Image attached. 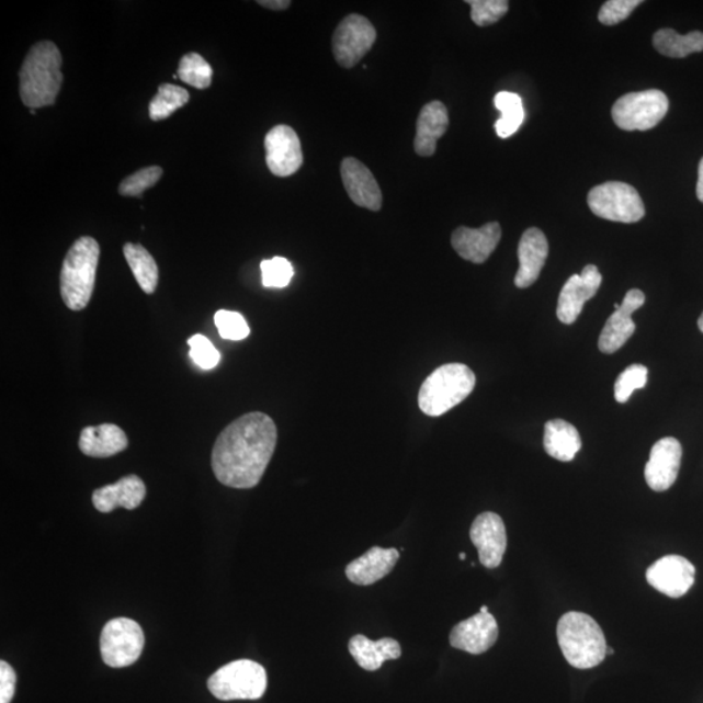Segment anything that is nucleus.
I'll return each instance as SVG.
<instances>
[{"label": "nucleus", "mask_w": 703, "mask_h": 703, "mask_svg": "<svg viewBox=\"0 0 703 703\" xmlns=\"http://www.w3.org/2000/svg\"><path fill=\"white\" fill-rule=\"evenodd\" d=\"M63 82L61 54L50 41L31 48L20 69V95L26 107L37 110L57 101Z\"/></svg>", "instance_id": "nucleus-2"}, {"label": "nucleus", "mask_w": 703, "mask_h": 703, "mask_svg": "<svg viewBox=\"0 0 703 703\" xmlns=\"http://www.w3.org/2000/svg\"><path fill=\"white\" fill-rule=\"evenodd\" d=\"M188 344L191 347V359L194 361V364L201 368L211 371V368L219 364L220 353L206 337L197 333V336L188 340Z\"/></svg>", "instance_id": "nucleus-37"}, {"label": "nucleus", "mask_w": 703, "mask_h": 703, "mask_svg": "<svg viewBox=\"0 0 703 703\" xmlns=\"http://www.w3.org/2000/svg\"><path fill=\"white\" fill-rule=\"evenodd\" d=\"M146 486L140 477L131 475L116 484L107 485L93 492V504L97 511L110 513L117 507L136 510L144 502Z\"/></svg>", "instance_id": "nucleus-22"}, {"label": "nucleus", "mask_w": 703, "mask_h": 703, "mask_svg": "<svg viewBox=\"0 0 703 703\" xmlns=\"http://www.w3.org/2000/svg\"><path fill=\"white\" fill-rule=\"evenodd\" d=\"M262 284L267 288H284L291 283L294 276V268L283 257H274L273 260H264L261 263Z\"/></svg>", "instance_id": "nucleus-35"}, {"label": "nucleus", "mask_w": 703, "mask_h": 703, "mask_svg": "<svg viewBox=\"0 0 703 703\" xmlns=\"http://www.w3.org/2000/svg\"><path fill=\"white\" fill-rule=\"evenodd\" d=\"M558 642L567 662L579 670L601 665L608 644L600 624L583 612H567L558 624Z\"/></svg>", "instance_id": "nucleus-4"}, {"label": "nucleus", "mask_w": 703, "mask_h": 703, "mask_svg": "<svg viewBox=\"0 0 703 703\" xmlns=\"http://www.w3.org/2000/svg\"><path fill=\"white\" fill-rule=\"evenodd\" d=\"M348 649L361 668L372 672L379 670L387 660L401 657L400 644L388 637L372 642L364 635H356L351 638Z\"/></svg>", "instance_id": "nucleus-25"}, {"label": "nucleus", "mask_w": 703, "mask_h": 703, "mask_svg": "<svg viewBox=\"0 0 703 703\" xmlns=\"http://www.w3.org/2000/svg\"><path fill=\"white\" fill-rule=\"evenodd\" d=\"M340 173L353 204L372 212L381 211L383 197L378 181L364 163L356 158H344Z\"/></svg>", "instance_id": "nucleus-19"}, {"label": "nucleus", "mask_w": 703, "mask_h": 703, "mask_svg": "<svg viewBox=\"0 0 703 703\" xmlns=\"http://www.w3.org/2000/svg\"><path fill=\"white\" fill-rule=\"evenodd\" d=\"M207 688L220 701L260 700L268 689V673L253 660H235L214 672Z\"/></svg>", "instance_id": "nucleus-6"}, {"label": "nucleus", "mask_w": 703, "mask_h": 703, "mask_svg": "<svg viewBox=\"0 0 703 703\" xmlns=\"http://www.w3.org/2000/svg\"><path fill=\"white\" fill-rule=\"evenodd\" d=\"M695 568L679 555H667L646 570V580L654 589L671 598H680L693 587Z\"/></svg>", "instance_id": "nucleus-13"}, {"label": "nucleus", "mask_w": 703, "mask_h": 703, "mask_svg": "<svg viewBox=\"0 0 703 703\" xmlns=\"http://www.w3.org/2000/svg\"><path fill=\"white\" fill-rule=\"evenodd\" d=\"M608 654H615V650L614 649H610V647H608Z\"/></svg>", "instance_id": "nucleus-45"}, {"label": "nucleus", "mask_w": 703, "mask_h": 703, "mask_svg": "<svg viewBox=\"0 0 703 703\" xmlns=\"http://www.w3.org/2000/svg\"><path fill=\"white\" fill-rule=\"evenodd\" d=\"M276 442V424L270 416L250 412L239 417L215 441L212 454L215 477L233 489H253L273 458Z\"/></svg>", "instance_id": "nucleus-1"}, {"label": "nucleus", "mask_w": 703, "mask_h": 703, "mask_svg": "<svg viewBox=\"0 0 703 703\" xmlns=\"http://www.w3.org/2000/svg\"><path fill=\"white\" fill-rule=\"evenodd\" d=\"M496 107L502 113L496 123L497 135L500 138H508L517 134L525 120L523 101L520 95L511 92H500L494 99Z\"/></svg>", "instance_id": "nucleus-29"}, {"label": "nucleus", "mask_w": 703, "mask_h": 703, "mask_svg": "<svg viewBox=\"0 0 703 703\" xmlns=\"http://www.w3.org/2000/svg\"><path fill=\"white\" fill-rule=\"evenodd\" d=\"M260 5L264 7L268 10L283 11L290 9V0H260L257 2Z\"/></svg>", "instance_id": "nucleus-40"}, {"label": "nucleus", "mask_w": 703, "mask_h": 703, "mask_svg": "<svg viewBox=\"0 0 703 703\" xmlns=\"http://www.w3.org/2000/svg\"><path fill=\"white\" fill-rule=\"evenodd\" d=\"M32 115H36V110H31Z\"/></svg>", "instance_id": "nucleus-46"}, {"label": "nucleus", "mask_w": 703, "mask_h": 703, "mask_svg": "<svg viewBox=\"0 0 703 703\" xmlns=\"http://www.w3.org/2000/svg\"><path fill=\"white\" fill-rule=\"evenodd\" d=\"M479 612H489V608L487 605H483L481 610Z\"/></svg>", "instance_id": "nucleus-43"}, {"label": "nucleus", "mask_w": 703, "mask_h": 703, "mask_svg": "<svg viewBox=\"0 0 703 703\" xmlns=\"http://www.w3.org/2000/svg\"><path fill=\"white\" fill-rule=\"evenodd\" d=\"M543 445L547 454L556 461L572 462L581 450V438L574 424L563 420L548 421L545 424Z\"/></svg>", "instance_id": "nucleus-26"}, {"label": "nucleus", "mask_w": 703, "mask_h": 703, "mask_svg": "<svg viewBox=\"0 0 703 703\" xmlns=\"http://www.w3.org/2000/svg\"><path fill=\"white\" fill-rule=\"evenodd\" d=\"M377 39V31L366 18L347 16L333 32L332 53L339 66L353 68L372 50Z\"/></svg>", "instance_id": "nucleus-10"}, {"label": "nucleus", "mask_w": 703, "mask_h": 703, "mask_svg": "<svg viewBox=\"0 0 703 703\" xmlns=\"http://www.w3.org/2000/svg\"><path fill=\"white\" fill-rule=\"evenodd\" d=\"M145 636L140 624L128 617L110 621L102 630L103 662L113 668L128 667L141 657Z\"/></svg>", "instance_id": "nucleus-9"}, {"label": "nucleus", "mask_w": 703, "mask_h": 703, "mask_svg": "<svg viewBox=\"0 0 703 703\" xmlns=\"http://www.w3.org/2000/svg\"><path fill=\"white\" fill-rule=\"evenodd\" d=\"M470 540L478 549L479 562L489 569L502 564L507 549V532L502 518L494 512H484L473 521Z\"/></svg>", "instance_id": "nucleus-14"}, {"label": "nucleus", "mask_w": 703, "mask_h": 703, "mask_svg": "<svg viewBox=\"0 0 703 703\" xmlns=\"http://www.w3.org/2000/svg\"><path fill=\"white\" fill-rule=\"evenodd\" d=\"M267 163L275 177L294 175L304 162L301 138L288 125H276L264 137Z\"/></svg>", "instance_id": "nucleus-11"}, {"label": "nucleus", "mask_w": 703, "mask_h": 703, "mask_svg": "<svg viewBox=\"0 0 703 703\" xmlns=\"http://www.w3.org/2000/svg\"><path fill=\"white\" fill-rule=\"evenodd\" d=\"M466 3L470 5L473 23L478 26L498 23L510 9L507 0H468Z\"/></svg>", "instance_id": "nucleus-33"}, {"label": "nucleus", "mask_w": 703, "mask_h": 703, "mask_svg": "<svg viewBox=\"0 0 703 703\" xmlns=\"http://www.w3.org/2000/svg\"><path fill=\"white\" fill-rule=\"evenodd\" d=\"M214 322L223 339L240 342L249 337L250 329L246 318L238 311L219 310L215 313Z\"/></svg>", "instance_id": "nucleus-34"}, {"label": "nucleus", "mask_w": 703, "mask_h": 703, "mask_svg": "<svg viewBox=\"0 0 703 703\" xmlns=\"http://www.w3.org/2000/svg\"><path fill=\"white\" fill-rule=\"evenodd\" d=\"M190 101V93L185 89L163 83L158 88V93L149 104V115L151 121H165L175 113L177 110L185 106Z\"/></svg>", "instance_id": "nucleus-30"}, {"label": "nucleus", "mask_w": 703, "mask_h": 703, "mask_svg": "<svg viewBox=\"0 0 703 703\" xmlns=\"http://www.w3.org/2000/svg\"><path fill=\"white\" fill-rule=\"evenodd\" d=\"M699 329H700V330H701V332L703 333V313H702V315H701V317H700V319H699Z\"/></svg>", "instance_id": "nucleus-42"}, {"label": "nucleus", "mask_w": 703, "mask_h": 703, "mask_svg": "<svg viewBox=\"0 0 703 703\" xmlns=\"http://www.w3.org/2000/svg\"><path fill=\"white\" fill-rule=\"evenodd\" d=\"M16 691V673L13 668L4 662H0V703H11Z\"/></svg>", "instance_id": "nucleus-39"}, {"label": "nucleus", "mask_w": 703, "mask_h": 703, "mask_svg": "<svg viewBox=\"0 0 703 703\" xmlns=\"http://www.w3.org/2000/svg\"><path fill=\"white\" fill-rule=\"evenodd\" d=\"M656 50L668 58H685L688 55L703 52V33L691 32L681 36L673 30H660L653 37Z\"/></svg>", "instance_id": "nucleus-28"}, {"label": "nucleus", "mask_w": 703, "mask_h": 703, "mask_svg": "<svg viewBox=\"0 0 703 703\" xmlns=\"http://www.w3.org/2000/svg\"><path fill=\"white\" fill-rule=\"evenodd\" d=\"M476 387V375L472 368L457 364H445L435 368L423 381L419 393V406L430 417H440L455 408Z\"/></svg>", "instance_id": "nucleus-5"}, {"label": "nucleus", "mask_w": 703, "mask_h": 703, "mask_svg": "<svg viewBox=\"0 0 703 703\" xmlns=\"http://www.w3.org/2000/svg\"><path fill=\"white\" fill-rule=\"evenodd\" d=\"M499 626L490 612H478L451 631L450 644L455 649L479 656L496 645Z\"/></svg>", "instance_id": "nucleus-16"}, {"label": "nucleus", "mask_w": 703, "mask_h": 703, "mask_svg": "<svg viewBox=\"0 0 703 703\" xmlns=\"http://www.w3.org/2000/svg\"><path fill=\"white\" fill-rule=\"evenodd\" d=\"M178 76L188 86L206 89L211 87L213 80V68L200 54L191 53L181 58Z\"/></svg>", "instance_id": "nucleus-31"}, {"label": "nucleus", "mask_w": 703, "mask_h": 703, "mask_svg": "<svg viewBox=\"0 0 703 703\" xmlns=\"http://www.w3.org/2000/svg\"><path fill=\"white\" fill-rule=\"evenodd\" d=\"M399 556L398 549L395 548L372 547L359 559L348 564L347 579L361 587L378 582L393 572Z\"/></svg>", "instance_id": "nucleus-21"}, {"label": "nucleus", "mask_w": 703, "mask_h": 703, "mask_svg": "<svg viewBox=\"0 0 703 703\" xmlns=\"http://www.w3.org/2000/svg\"><path fill=\"white\" fill-rule=\"evenodd\" d=\"M79 447L89 457H111L127 450L128 438L116 424L102 423L82 429Z\"/></svg>", "instance_id": "nucleus-24"}, {"label": "nucleus", "mask_w": 703, "mask_h": 703, "mask_svg": "<svg viewBox=\"0 0 703 703\" xmlns=\"http://www.w3.org/2000/svg\"><path fill=\"white\" fill-rule=\"evenodd\" d=\"M667 95L660 90L630 93L612 107V120L624 131H649L664 121L668 113Z\"/></svg>", "instance_id": "nucleus-8"}, {"label": "nucleus", "mask_w": 703, "mask_h": 703, "mask_svg": "<svg viewBox=\"0 0 703 703\" xmlns=\"http://www.w3.org/2000/svg\"><path fill=\"white\" fill-rule=\"evenodd\" d=\"M500 239L502 228L498 222H491L481 228H456L452 234L451 243L463 260L479 264L489 260Z\"/></svg>", "instance_id": "nucleus-18"}, {"label": "nucleus", "mask_w": 703, "mask_h": 703, "mask_svg": "<svg viewBox=\"0 0 703 703\" xmlns=\"http://www.w3.org/2000/svg\"><path fill=\"white\" fill-rule=\"evenodd\" d=\"M639 4H643L642 0H609L602 5L598 19L603 25H616L628 19Z\"/></svg>", "instance_id": "nucleus-38"}, {"label": "nucleus", "mask_w": 703, "mask_h": 703, "mask_svg": "<svg viewBox=\"0 0 703 703\" xmlns=\"http://www.w3.org/2000/svg\"><path fill=\"white\" fill-rule=\"evenodd\" d=\"M449 111L440 101H433L421 110L416 125L415 150L421 157H431L436 143L449 129Z\"/></svg>", "instance_id": "nucleus-23"}, {"label": "nucleus", "mask_w": 703, "mask_h": 703, "mask_svg": "<svg viewBox=\"0 0 703 703\" xmlns=\"http://www.w3.org/2000/svg\"><path fill=\"white\" fill-rule=\"evenodd\" d=\"M698 199L703 204V158L701 159L699 167Z\"/></svg>", "instance_id": "nucleus-41"}, {"label": "nucleus", "mask_w": 703, "mask_h": 703, "mask_svg": "<svg viewBox=\"0 0 703 703\" xmlns=\"http://www.w3.org/2000/svg\"><path fill=\"white\" fill-rule=\"evenodd\" d=\"M683 449L677 438L667 436L653 445L645 466V479L654 491L662 492L677 481Z\"/></svg>", "instance_id": "nucleus-15"}, {"label": "nucleus", "mask_w": 703, "mask_h": 703, "mask_svg": "<svg viewBox=\"0 0 703 703\" xmlns=\"http://www.w3.org/2000/svg\"><path fill=\"white\" fill-rule=\"evenodd\" d=\"M646 297L643 291L631 290L626 292L623 304L614 311L601 332L598 347L603 353H615L628 342V339L636 331V324L632 315L645 304Z\"/></svg>", "instance_id": "nucleus-17"}, {"label": "nucleus", "mask_w": 703, "mask_h": 703, "mask_svg": "<svg viewBox=\"0 0 703 703\" xmlns=\"http://www.w3.org/2000/svg\"><path fill=\"white\" fill-rule=\"evenodd\" d=\"M125 260H127L132 273H134L138 285L145 294H155L159 281L158 267L152 256L141 243H125L123 248Z\"/></svg>", "instance_id": "nucleus-27"}, {"label": "nucleus", "mask_w": 703, "mask_h": 703, "mask_svg": "<svg viewBox=\"0 0 703 703\" xmlns=\"http://www.w3.org/2000/svg\"><path fill=\"white\" fill-rule=\"evenodd\" d=\"M519 270L514 276L518 288L531 287L538 280L548 256V241L540 228H529L519 242Z\"/></svg>", "instance_id": "nucleus-20"}, {"label": "nucleus", "mask_w": 703, "mask_h": 703, "mask_svg": "<svg viewBox=\"0 0 703 703\" xmlns=\"http://www.w3.org/2000/svg\"><path fill=\"white\" fill-rule=\"evenodd\" d=\"M647 383V367L642 364L631 365L619 375L615 383V399L617 402L630 400L636 389L644 388Z\"/></svg>", "instance_id": "nucleus-36"}, {"label": "nucleus", "mask_w": 703, "mask_h": 703, "mask_svg": "<svg viewBox=\"0 0 703 703\" xmlns=\"http://www.w3.org/2000/svg\"><path fill=\"white\" fill-rule=\"evenodd\" d=\"M100 254V243L90 236H82L68 250L60 273V295L68 309H86L92 301Z\"/></svg>", "instance_id": "nucleus-3"}, {"label": "nucleus", "mask_w": 703, "mask_h": 703, "mask_svg": "<svg viewBox=\"0 0 703 703\" xmlns=\"http://www.w3.org/2000/svg\"><path fill=\"white\" fill-rule=\"evenodd\" d=\"M458 558H461L462 560H464V559L466 558V555H465L464 553H462L461 555H458Z\"/></svg>", "instance_id": "nucleus-44"}, {"label": "nucleus", "mask_w": 703, "mask_h": 703, "mask_svg": "<svg viewBox=\"0 0 703 703\" xmlns=\"http://www.w3.org/2000/svg\"><path fill=\"white\" fill-rule=\"evenodd\" d=\"M590 211L602 219L621 223H636L645 215L642 196L630 184L609 181L589 192Z\"/></svg>", "instance_id": "nucleus-7"}, {"label": "nucleus", "mask_w": 703, "mask_h": 703, "mask_svg": "<svg viewBox=\"0 0 703 703\" xmlns=\"http://www.w3.org/2000/svg\"><path fill=\"white\" fill-rule=\"evenodd\" d=\"M602 275L594 264H588L581 274L569 277L559 295L558 315L564 325H572L579 318L585 303L593 298L602 284Z\"/></svg>", "instance_id": "nucleus-12"}, {"label": "nucleus", "mask_w": 703, "mask_h": 703, "mask_svg": "<svg viewBox=\"0 0 703 703\" xmlns=\"http://www.w3.org/2000/svg\"><path fill=\"white\" fill-rule=\"evenodd\" d=\"M163 175L161 167H146L140 171L125 178L120 185V193L124 197H141L149 188L155 186Z\"/></svg>", "instance_id": "nucleus-32"}]
</instances>
